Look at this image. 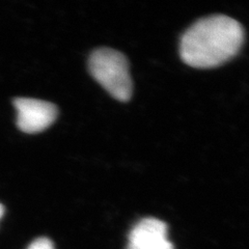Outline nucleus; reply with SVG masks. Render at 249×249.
Listing matches in <instances>:
<instances>
[{"label": "nucleus", "mask_w": 249, "mask_h": 249, "mask_svg": "<svg viewBox=\"0 0 249 249\" xmlns=\"http://www.w3.org/2000/svg\"><path fill=\"white\" fill-rule=\"evenodd\" d=\"M3 214H4V207L1 204H0V219L2 218Z\"/></svg>", "instance_id": "obj_6"}, {"label": "nucleus", "mask_w": 249, "mask_h": 249, "mask_svg": "<svg viewBox=\"0 0 249 249\" xmlns=\"http://www.w3.org/2000/svg\"><path fill=\"white\" fill-rule=\"evenodd\" d=\"M127 249H175L167 237V224L157 218H143L129 233Z\"/></svg>", "instance_id": "obj_4"}, {"label": "nucleus", "mask_w": 249, "mask_h": 249, "mask_svg": "<svg viewBox=\"0 0 249 249\" xmlns=\"http://www.w3.org/2000/svg\"><path fill=\"white\" fill-rule=\"evenodd\" d=\"M91 76L119 101L126 102L132 96V79L126 56L110 48L93 51L89 60Z\"/></svg>", "instance_id": "obj_2"}, {"label": "nucleus", "mask_w": 249, "mask_h": 249, "mask_svg": "<svg viewBox=\"0 0 249 249\" xmlns=\"http://www.w3.org/2000/svg\"><path fill=\"white\" fill-rule=\"evenodd\" d=\"M27 249H54V245L48 238H37L31 242Z\"/></svg>", "instance_id": "obj_5"}, {"label": "nucleus", "mask_w": 249, "mask_h": 249, "mask_svg": "<svg viewBox=\"0 0 249 249\" xmlns=\"http://www.w3.org/2000/svg\"><path fill=\"white\" fill-rule=\"evenodd\" d=\"M17 110V124L25 133H38L50 127L57 118L56 106L46 101L18 98L14 101Z\"/></svg>", "instance_id": "obj_3"}, {"label": "nucleus", "mask_w": 249, "mask_h": 249, "mask_svg": "<svg viewBox=\"0 0 249 249\" xmlns=\"http://www.w3.org/2000/svg\"><path fill=\"white\" fill-rule=\"evenodd\" d=\"M244 42V29L224 15L202 18L187 29L180 42L181 58L198 69L220 66L237 55Z\"/></svg>", "instance_id": "obj_1"}]
</instances>
